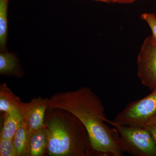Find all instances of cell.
Returning <instances> with one entry per match:
<instances>
[{
  "instance_id": "1",
  "label": "cell",
  "mask_w": 156,
  "mask_h": 156,
  "mask_svg": "<svg viewBox=\"0 0 156 156\" xmlns=\"http://www.w3.org/2000/svg\"><path fill=\"white\" fill-rule=\"evenodd\" d=\"M48 108L64 110L76 117L87 129L96 155H122L119 134L107 124L103 103L90 88L56 93L48 100Z\"/></svg>"
},
{
  "instance_id": "2",
  "label": "cell",
  "mask_w": 156,
  "mask_h": 156,
  "mask_svg": "<svg viewBox=\"0 0 156 156\" xmlns=\"http://www.w3.org/2000/svg\"><path fill=\"white\" fill-rule=\"evenodd\" d=\"M44 124L48 131L47 152L51 156H89L95 155L87 129L69 112L48 108Z\"/></svg>"
},
{
  "instance_id": "3",
  "label": "cell",
  "mask_w": 156,
  "mask_h": 156,
  "mask_svg": "<svg viewBox=\"0 0 156 156\" xmlns=\"http://www.w3.org/2000/svg\"><path fill=\"white\" fill-rule=\"evenodd\" d=\"M119 134V144L123 152L135 156H156V144L150 133L144 127L123 126L109 120H105Z\"/></svg>"
},
{
  "instance_id": "4",
  "label": "cell",
  "mask_w": 156,
  "mask_h": 156,
  "mask_svg": "<svg viewBox=\"0 0 156 156\" xmlns=\"http://www.w3.org/2000/svg\"><path fill=\"white\" fill-rule=\"evenodd\" d=\"M147 96L128 104L113 122L128 126L144 127L156 115V87Z\"/></svg>"
},
{
  "instance_id": "5",
  "label": "cell",
  "mask_w": 156,
  "mask_h": 156,
  "mask_svg": "<svg viewBox=\"0 0 156 156\" xmlns=\"http://www.w3.org/2000/svg\"><path fill=\"white\" fill-rule=\"evenodd\" d=\"M137 75L144 86L152 91L156 87V46L148 36L137 56Z\"/></svg>"
},
{
  "instance_id": "6",
  "label": "cell",
  "mask_w": 156,
  "mask_h": 156,
  "mask_svg": "<svg viewBox=\"0 0 156 156\" xmlns=\"http://www.w3.org/2000/svg\"><path fill=\"white\" fill-rule=\"evenodd\" d=\"M48 98L39 97L30 102H21L20 112L29 128L31 135L45 127L44 118L48 108Z\"/></svg>"
},
{
  "instance_id": "7",
  "label": "cell",
  "mask_w": 156,
  "mask_h": 156,
  "mask_svg": "<svg viewBox=\"0 0 156 156\" xmlns=\"http://www.w3.org/2000/svg\"><path fill=\"white\" fill-rule=\"evenodd\" d=\"M0 74L21 77L23 72L17 55L8 51L0 53Z\"/></svg>"
},
{
  "instance_id": "8",
  "label": "cell",
  "mask_w": 156,
  "mask_h": 156,
  "mask_svg": "<svg viewBox=\"0 0 156 156\" xmlns=\"http://www.w3.org/2000/svg\"><path fill=\"white\" fill-rule=\"evenodd\" d=\"M21 101L14 95L5 83L0 85V111L4 113L18 114Z\"/></svg>"
},
{
  "instance_id": "9",
  "label": "cell",
  "mask_w": 156,
  "mask_h": 156,
  "mask_svg": "<svg viewBox=\"0 0 156 156\" xmlns=\"http://www.w3.org/2000/svg\"><path fill=\"white\" fill-rule=\"evenodd\" d=\"M31 136L29 128L22 119L13 138L17 156H28Z\"/></svg>"
},
{
  "instance_id": "10",
  "label": "cell",
  "mask_w": 156,
  "mask_h": 156,
  "mask_svg": "<svg viewBox=\"0 0 156 156\" xmlns=\"http://www.w3.org/2000/svg\"><path fill=\"white\" fill-rule=\"evenodd\" d=\"M48 144V131L45 125L44 128L31 136L28 156L44 155L47 152Z\"/></svg>"
},
{
  "instance_id": "11",
  "label": "cell",
  "mask_w": 156,
  "mask_h": 156,
  "mask_svg": "<svg viewBox=\"0 0 156 156\" xmlns=\"http://www.w3.org/2000/svg\"><path fill=\"white\" fill-rule=\"evenodd\" d=\"M4 122L0 138L13 139L22 120L21 115L4 113Z\"/></svg>"
},
{
  "instance_id": "12",
  "label": "cell",
  "mask_w": 156,
  "mask_h": 156,
  "mask_svg": "<svg viewBox=\"0 0 156 156\" xmlns=\"http://www.w3.org/2000/svg\"><path fill=\"white\" fill-rule=\"evenodd\" d=\"M9 0H0V50H7L8 37V9Z\"/></svg>"
},
{
  "instance_id": "13",
  "label": "cell",
  "mask_w": 156,
  "mask_h": 156,
  "mask_svg": "<svg viewBox=\"0 0 156 156\" xmlns=\"http://www.w3.org/2000/svg\"><path fill=\"white\" fill-rule=\"evenodd\" d=\"M0 156H17L13 139L0 138Z\"/></svg>"
},
{
  "instance_id": "14",
  "label": "cell",
  "mask_w": 156,
  "mask_h": 156,
  "mask_svg": "<svg viewBox=\"0 0 156 156\" xmlns=\"http://www.w3.org/2000/svg\"><path fill=\"white\" fill-rule=\"evenodd\" d=\"M140 18L145 20L149 26L152 32L151 41L156 46V16L154 13H143L140 15Z\"/></svg>"
},
{
  "instance_id": "15",
  "label": "cell",
  "mask_w": 156,
  "mask_h": 156,
  "mask_svg": "<svg viewBox=\"0 0 156 156\" xmlns=\"http://www.w3.org/2000/svg\"><path fill=\"white\" fill-rule=\"evenodd\" d=\"M144 127L149 131L156 144V126L151 125H147L144 126Z\"/></svg>"
},
{
  "instance_id": "16",
  "label": "cell",
  "mask_w": 156,
  "mask_h": 156,
  "mask_svg": "<svg viewBox=\"0 0 156 156\" xmlns=\"http://www.w3.org/2000/svg\"><path fill=\"white\" fill-rule=\"evenodd\" d=\"M136 1H138V0H113V3H119L121 4H131Z\"/></svg>"
},
{
  "instance_id": "17",
  "label": "cell",
  "mask_w": 156,
  "mask_h": 156,
  "mask_svg": "<svg viewBox=\"0 0 156 156\" xmlns=\"http://www.w3.org/2000/svg\"><path fill=\"white\" fill-rule=\"evenodd\" d=\"M147 125H151V126H156V115L150 120L149 122L146 126Z\"/></svg>"
},
{
  "instance_id": "18",
  "label": "cell",
  "mask_w": 156,
  "mask_h": 156,
  "mask_svg": "<svg viewBox=\"0 0 156 156\" xmlns=\"http://www.w3.org/2000/svg\"><path fill=\"white\" fill-rule=\"evenodd\" d=\"M92 1H95V2H101L105 3H113V0H92Z\"/></svg>"
}]
</instances>
